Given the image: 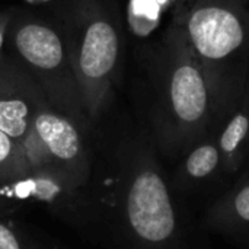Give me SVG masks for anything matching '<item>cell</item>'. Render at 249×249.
Wrapping results in <instances>:
<instances>
[{
	"instance_id": "cell-3",
	"label": "cell",
	"mask_w": 249,
	"mask_h": 249,
	"mask_svg": "<svg viewBox=\"0 0 249 249\" xmlns=\"http://www.w3.org/2000/svg\"><path fill=\"white\" fill-rule=\"evenodd\" d=\"M200 63L233 96L245 95L249 54V0H191L175 18Z\"/></svg>"
},
{
	"instance_id": "cell-7",
	"label": "cell",
	"mask_w": 249,
	"mask_h": 249,
	"mask_svg": "<svg viewBox=\"0 0 249 249\" xmlns=\"http://www.w3.org/2000/svg\"><path fill=\"white\" fill-rule=\"evenodd\" d=\"M0 201L12 213L22 207L42 209L86 236L85 188H76L57 175L28 172L0 182Z\"/></svg>"
},
{
	"instance_id": "cell-5",
	"label": "cell",
	"mask_w": 249,
	"mask_h": 249,
	"mask_svg": "<svg viewBox=\"0 0 249 249\" xmlns=\"http://www.w3.org/2000/svg\"><path fill=\"white\" fill-rule=\"evenodd\" d=\"M20 147L28 172H48L80 190L90 179L93 166L90 137L51 104L38 111Z\"/></svg>"
},
{
	"instance_id": "cell-13",
	"label": "cell",
	"mask_w": 249,
	"mask_h": 249,
	"mask_svg": "<svg viewBox=\"0 0 249 249\" xmlns=\"http://www.w3.org/2000/svg\"><path fill=\"white\" fill-rule=\"evenodd\" d=\"M28 174L22 147L0 131V182Z\"/></svg>"
},
{
	"instance_id": "cell-16",
	"label": "cell",
	"mask_w": 249,
	"mask_h": 249,
	"mask_svg": "<svg viewBox=\"0 0 249 249\" xmlns=\"http://www.w3.org/2000/svg\"><path fill=\"white\" fill-rule=\"evenodd\" d=\"M9 214H12V212L0 201V216H9Z\"/></svg>"
},
{
	"instance_id": "cell-11",
	"label": "cell",
	"mask_w": 249,
	"mask_h": 249,
	"mask_svg": "<svg viewBox=\"0 0 249 249\" xmlns=\"http://www.w3.org/2000/svg\"><path fill=\"white\" fill-rule=\"evenodd\" d=\"M182 177L188 181H203L210 178L220 168V152L217 140L206 139L185 152Z\"/></svg>"
},
{
	"instance_id": "cell-9",
	"label": "cell",
	"mask_w": 249,
	"mask_h": 249,
	"mask_svg": "<svg viewBox=\"0 0 249 249\" xmlns=\"http://www.w3.org/2000/svg\"><path fill=\"white\" fill-rule=\"evenodd\" d=\"M219 133L220 134L216 140L220 152V168L228 174L235 172L244 159L249 139L248 89Z\"/></svg>"
},
{
	"instance_id": "cell-14",
	"label": "cell",
	"mask_w": 249,
	"mask_h": 249,
	"mask_svg": "<svg viewBox=\"0 0 249 249\" xmlns=\"http://www.w3.org/2000/svg\"><path fill=\"white\" fill-rule=\"evenodd\" d=\"M0 249H51L32 238L20 226L0 216Z\"/></svg>"
},
{
	"instance_id": "cell-6",
	"label": "cell",
	"mask_w": 249,
	"mask_h": 249,
	"mask_svg": "<svg viewBox=\"0 0 249 249\" xmlns=\"http://www.w3.org/2000/svg\"><path fill=\"white\" fill-rule=\"evenodd\" d=\"M118 53L120 39L114 25L105 18L90 19L83 29L76 55H71V63L92 127L108 105Z\"/></svg>"
},
{
	"instance_id": "cell-12",
	"label": "cell",
	"mask_w": 249,
	"mask_h": 249,
	"mask_svg": "<svg viewBox=\"0 0 249 249\" xmlns=\"http://www.w3.org/2000/svg\"><path fill=\"white\" fill-rule=\"evenodd\" d=\"M185 0H131L130 18L137 32L144 34L152 31L165 13L175 3L182 4Z\"/></svg>"
},
{
	"instance_id": "cell-8",
	"label": "cell",
	"mask_w": 249,
	"mask_h": 249,
	"mask_svg": "<svg viewBox=\"0 0 249 249\" xmlns=\"http://www.w3.org/2000/svg\"><path fill=\"white\" fill-rule=\"evenodd\" d=\"M50 104L29 73L16 63H0V131L18 144L29 134L38 111Z\"/></svg>"
},
{
	"instance_id": "cell-2",
	"label": "cell",
	"mask_w": 249,
	"mask_h": 249,
	"mask_svg": "<svg viewBox=\"0 0 249 249\" xmlns=\"http://www.w3.org/2000/svg\"><path fill=\"white\" fill-rule=\"evenodd\" d=\"M168 63L152 109V140L169 159L210 139L239 98L228 92L193 53L175 19L169 31Z\"/></svg>"
},
{
	"instance_id": "cell-10",
	"label": "cell",
	"mask_w": 249,
	"mask_h": 249,
	"mask_svg": "<svg viewBox=\"0 0 249 249\" xmlns=\"http://www.w3.org/2000/svg\"><path fill=\"white\" fill-rule=\"evenodd\" d=\"M207 220L220 229H242L249 226V182L223 196L209 210Z\"/></svg>"
},
{
	"instance_id": "cell-4",
	"label": "cell",
	"mask_w": 249,
	"mask_h": 249,
	"mask_svg": "<svg viewBox=\"0 0 249 249\" xmlns=\"http://www.w3.org/2000/svg\"><path fill=\"white\" fill-rule=\"evenodd\" d=\"M13 48L23 69L38 83L48 102L71 120L88 137L93 127L88 118L74 76L71 54L53 28L39 22H26L13 31Z\"/></svg>"
},
{
	"instance_id": "cell-15",
	"label": "cell",
	"mask_w": 249,
	"mask_h": 249,
	"mask_svg": "<svg viewBox=\"0 0 249 249\" xmlns=\"http://www.w3.org/2000/svg\"><path fill=\"white\" fill-rule=\"evenodd\" d=\"M9 23H10V15L9 13H1L0 15V54H1V48L4 45V38H6Z\"/></svg>"
},
{
	"instance_id": "cell-1",
	"label": "cell",
	"mask_w": 249,
	"mask_h": 249,
	"mask_svg": "<svg viewBox=\"0 0 249 249\" xmlns=\"http://www.w3.org/2000/svg\"><path fill=\"white\" fill-rule=\"evenodd\" d=\"M86 236L109 249H185L175 203L150 136L90 137Z\"/></svg>"
}]
</instances>
